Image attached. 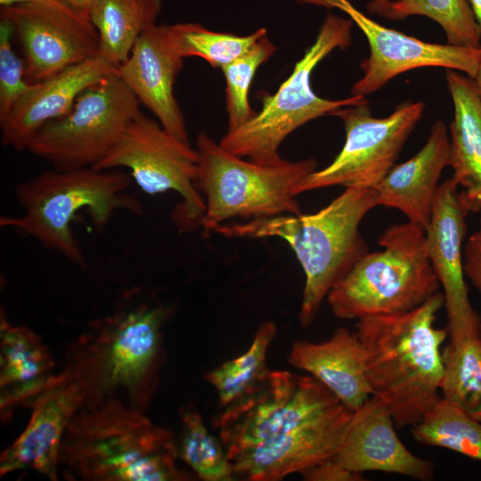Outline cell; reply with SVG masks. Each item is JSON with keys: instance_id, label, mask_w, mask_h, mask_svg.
I'll return each instance as SVG.
<instances>
[{"instance_id": "1", "label": "cell", "mask_w": 481, "mask_h": 481, "mask_svg": "<svg viewBox=\"0 0 481 481\" xmlns=\"http://www.w3.org/2000/svg\"><path fill=\"white\" fill-rule=\"evenodd\" d=\"M352 414L313 376L269 371L216 425L234 477L277 481L332 459Z\"/></svg>"}, {"instance_id": "2", "label": "cell", "mask_w": 481, "mask_h": 481, "mask_svg": "<svg viewBox=\"0 0 481 481\" xmlns=\"http://www.w3.org/2000/svg\"><path fill=\"white\" fill-rule=\"evenodd\" d=\"M177 444L170 430L118 397L85 400L64 432L59 467L67 479L177 481Z\"/></svg>"}, {"instance_id": "3", "label": "cell", "mask_w": 481, "mask_h": 481, "mask_svg": "<svg viewBox=\"0 0 481 481\" xmlns=\"http://www.w3.org/2000/svg\"><path fill=\"white\" fill-rule=\"evenodd\" d=\"M444 306L437 291L409 312L357 320L372 395L386 404L398 428L416 424L440 396L442 345L449 332L435 323Z\"/></svg>"}, {"instance_id": "4", "label": "cell", "mask_w": 481, "mask_h": 481, "mask_svg": "<svg viewBox=\"0 0 481 481\" xmlns=\"http://www.w3.org/2000/svg\"><path fill=\"white\" fill-rule=\"evenodd\" d=\"M377 206L374 187H346L316 213L232 221L214 232L227 238L273 237L289 245L305 273L298 320L307 327L330 290L368 252L359 225Z\"/></svg>"}, {"instance_id": "5", "label": "cell", "mask_w": 481, "mask_h": 481, "mask_svg": "<svg viewBox=\"0 0 481 481\" xmlns=\"http://www.w3.org/2000/svg\"><path fill=\"white\" fill-rule=\"evenodd\" d=\"M167 315L164 306L135 303L96 320L78 337L64 368L81 381L85 400L118 397L145 413L156 387Z\"/></svg>"}, {"instance_id": "6", "label": "cell", "mask_w": 481, "mask_h": 481, "mask_svg": "<svg viewBox=\"0 0 481 481\" xmlns=\"http://www.w3.org/2000/svg\"><path fill=\"white\" fill-rule=\"evenodd\" d=\"M131 183L130 174L118 168H53L16 186L15 196L23 215L4 217L1 224L34 238L44 248L85 267L86 259L71 222L82 209L88 212L97 228L106 226L118 210L141 215L140 201L126 192Z\"/></svg>"}, {"instance_id": "7", "label": "cell", "mask_w": 481, "mask_h": 481, "mask_svg": "<svg viewBox=\"0 0 481 481\" xmlns=\"http://www.w3.org/2000/svg\"><path fill=\"white\" fill-rule=\"evenodd\" d=\"M379 244L383 250L367 252L330 290L327 299L336 317L406 313L439 290L423 228L410 222L393 224Z\"/></svg>"}, {"instance_id": "8", "label": "cell", "mask_w": 481, "mask_h": 481, "mask_svg": "<svg viewBox=\"0 0 481 481\" xmlns=\"http://www.w3.org/2000/svg\"><path fill=\"white\" fill-rule=\"evenodd\" d=\"M195 149V183L205 200L201 227L206 232L231 219L302 213L295 188L316 170L314 159L263 165L228 151L205 132L198 135Z\"/></svg>"}, {"instance_id": "9", "label": "cell", "mask_w": 481, "mask_h": 481, "mask_svg": "<svg viewBox=\"0 0 481 481\" xmlns=\"http://www.w3.org/2000/svg\"><path fill=\"white\" fill-rule=\"evenodd\" d=\"M352 25L351 19L329 14L290 76L274 94L263 99L262 109L249 122L227 131L220 145L251 161L279 165L285 161L279 148L297 128L322 116L333 115L341 108L368 102L362 95L324 99L315 94L311 86V76L317 64L333 50L350 45Z\"/></svg>"}, {"instance_id": "10", "label": "cell", "mask_w": 481, "mask_h": 481, "mask_svg": "<svg viewBox=\"0 0 481 481\" xmlns=\"http://www.w3.org/2000/svg\"><path fill=\"white\" fill-rule=\"evenodd\" d=\"M94 168H126L140 189L150 195L177 192L182 201L172 212L175 227L180 232L201 227L205 200L195 183L196 149L143 112L131 120L118 143Z\"/></svg>"}, {"instance_id": "11", "label": "cell", "mask_w": 481, "mask_h": 481, "mask_svg": "<svg viewBox=\"0 0 481 481\" xmlns=\"http://www.w3.org/2000/svg\"><path fill=\"white\" fill-rule=\"evenodd\" d=\"M139 106L113 73L83 91L67 114L45 125L28 150L58 170L94 167L141 112Z\"/></svg>"}, {"instance_id": "12", "label": "cell", "mask_w": 481, "mask_h": 481, "mask_svg": "<svg viewBox=\"0 0 481 481\" xmlns=\"http://www.w3.org/2000/svg\"><path fill=\"white\" fill-rule=\"evenodd\" d=\"M423 110L422 102H404L379 118L371 115L365 102L335 111L345 126L344 146L329 166L314 170L296 186V195L336 185L375 187L394 167Z\"/></svg>"}, {"instance_id": "13", "label": "cell", "mask_w": 481, "mask_h": 481, "mask_svg": "<svg viewBox=\"0 0 481 481\" xmlns=\"http://www.w3.org/2000/svg\"><path fill=\"white\" fill-rule=\"evenodd\" d=\"M20 40L27 80L33 84L100 54L89 14L61 0H31L1 7Z\"/></svg>"}, {"instance_id": "14", "label": "cell", "mask_w": 481, "mask_h": 481, "mask_svg": "<svg viewBox=\"0 0 481 481\" xmlns=\"http://www.w3.org/2000/svg\"><path fill=\"white\" fill-rule=\"evenodd\" d=\"M355 22L365 35L370 56L361 68L363 77L352 87V95L371 94L395 76L418 68L457 69L474 78L481 63V46L430 44L386 28L357 10L348 0H326Z\"/></svg>"}, {"instance_id": "15", "label": "cell", "mask_w": 481, "mask_h": 481, "mask_svg": "<svg viewBox=\"0 0 481 481\" xmlns=\"http://www.w3.org/2000/svg\"><path fill=\"white\" fill-rule=\"evenodd\" d=\"M452 178L439 184L425 229L430 263L443 289L448 340L481 335V318L473 308L463 270L466 213Z\"/></svg>"}, {"instance_id": "16", "label": "cell", "mask_w": 481, "mask_h": 481, "mask_svg": "<svg viewBox=\"0 0 481 481\" xmlns=\"http://www.w3.org/2000/svg\"><path fill=\"white\" fill-rule=\"evenodd\" d=\"M85 398V388L72 372L63 368L56 373L30 406L32 413L24 431L1 453V477L31 469L57 480L64 432Z\"/></svg>"}, {"instance_id": "17", "label": "cell", "mask_w": 481, "mask_h": 481, "mask_svg": "<svg viewBox=\"0 0 481 481\" xmlns=\"http://www.w3.org/2000/svg\"><path fill=\"white\" fill-rule=\"evenodd\" d=\"M170 25H154L135 44L118 76L168 132L189 143L183 114L174 93L183 67Z\"/></svg>"}, {"instance_id": "18", "label": "cell", "mask_w": 481, "mask_h": 481, "mask_svg": "<svg viewBox=\"0 0 481 481\" xmlns=\"http://www.w3.org/2000/svg\"><path fill=\"white\" fill-rule=\"evenodd\" d=\"M395 420L378 397H369L353 414L333 459L353 472L379 471L420 481L434 477V463L413 454L395 432Z\"/></svg>"}, {"instance_id": "19", "label": "cell", "mask_w": 481, "mask_h": 481, "mask_svg": "<svg viewBox=\"0 0 481 481\" xmlns=\"http://www.w3.org/2000/svg\"><path fill=\"white\" fill-rule=\"evenodd\" d=\"M117 72L118 68L99 54L31 84L0 119L3 145L17 151L28 150L37 132L67 114L83 91Z\"/></svg>"}, {"instance_id": "20", "label": "cell", "mask_w": 481, "mask_h": 481, "mask_svg": "<svg viewBox=\"0 0 481 481\" xmlns=\"http://www.w3.org/2000/svg\"><path fill=\"white\" fill-rule=\"evenodd\" d=\"M450 140L444 122L431 127L422 149L407 161L394 165L374 187L377 205L401 211L408 222L427 228L444 168L449 165Z\"/></svg>"}, {"instance_id": "21", "label": "cell", "mask_w": 481, "mask_h": 481, "mask_svg": "<svg viewBox=\"0 0 481 481\" xmlns=\"http://www.w3.org/2000/svg\"><path fill=\"white\" fill-rule=\"evenodd\" d=\"M288 360L322 383L352 412L372 395L363 346L356 332L346 328L337 329L323 342L296 341Z\"/></svg>"}, {"instance_id": "22", "label": "cell", "mask_w": 481, "mask_h": 481, "mask_svg": "<svg viewBox=\"0 0 481 481\" xmlns=\"http://www.w3.org/2000/svg\"><path fill=\"white\" fill-rule=\"evenodd\" d=\"M55 362L40 337L25 325L12 324L0 314V409L5 415L31 406L49 385Z\"/></svg>"}, {"instance_id": "23", "label": "cell", "mask_w": 481, "mask_h": 481, "mask_svg": "<svg viewBox=\"0 0 481 481\" xmlns=\"http://www.w3.org/2000/svg\"><path fill=\"white\" fill-rule=\"evenodd\" d=\"M446 81L454 110L448 166L465 213L481 215V98L472 78L448 69Z\"/></svg>"}, {"instance_id": "24", "label": "cell", "mask_w": 481, "mask_h": 481, "mask_svg": "<svg viewBox=\"0 0 481 481\" xmlns=\"http://www.w3.org/2000/svg\"><path fill=\"white\" fill-rule=\"evenodd\" d=\"M161 0H96L89 16L100 37V55L119 68L137 39L156 25Z\"/></svg>"}, {"instance_id": "25", "label": "cell", "mask_w": 481, "mask_h": 481, "mask_svg": "<svg viewBox=\"0 0 481 481\" xmlns=\"http://www.w3.org/2000/svg\"><path fill=\"white\" fill-rule=\"evenodd\" d=\"M420 444L436 446L481 461V421L439 396L411 427Z\"/></svg>"}, {"instance_id": "26", "label": "cell", "mask_w": 481, "mask_h": 481, "mask_svg": "<svg viewBox=\"0 0 481 481\" xmlns=\"http://www.w3.org/2000/svg\"><path fill=\"white\" fill-rule=\"evenodd\" d=\"M442 355L443 397L481 421V335L448 340Z\"/></svg>"}, {"instance_id": "27", "label": "cell", "mask_w": 481, "mask_h": 481, "mask_svg": "<svg viewBox=\"0 0 481 481\" xmlns=\"http://www.w3.org/2000/svg\"><path fill=\"white\" fill-rule=\"evenodd\" d=\"M276 334V326L265 322L243 355L208 372L204 379L216 390L220 404L226 407L252 390L266 375V353Z\"/></svg>"}, {"instance_id": "28", "label": "cell", "mask_w": 481, "mask_h": 481, "mask_svg": "<svg viewBox=\"0 0 481 481\" xmlns=\"http://www.w3.org/2000/svg\"><path fill=\"white\" fill-rule=\"evenodd\" d=\"M378 14L388 20H402L412 15L426 16L443 28L448 44L481 46V30L468 0L388 1Z\"/></svg>"}, {"instance_id": "29", "label": "cell", "mask_w": 481, "mask_h": 481, "mask_svg": "<svg viewBox=\"0 0 481 481\" xmlns=\"http://www.w3.org/2000/svg\"><path fill=\"white\" fill-rule=\"evenodd\" d=\"M182 429L178 458L205 481H229L234 477L224 445L206 428L199 412L185 407L181 413Z\"/></svg>"}, {"instance_id": "30", "label": "cell", "mask_w": 481, "mask_h": 481, "mask_svg": "<svg viewBox=\"0 0 481 481\" xmlns=\"http://www.w3.org/2000/svg\"><path fill=\"white\" fill-rule=\"evenodd\" d=\"M181 55L200 57L214 68H223L248 53L267 30L258 29L248 36H237L209 30L197 23L170 25Z\"/></svg>"}, {"instance_id": "31", "label": "cell", "mask_w": 481, "mask_h": 481, "mask_svg": "<svg viewBox=\"0 0 481 481\" xmlns=\"http://www.w3.org/2000/svg\"><path fill=\"white\" fill-rule=\"evenodd\" d=\"M275 50L265 35L248 53L222 68L226 82L228 131L243 126L257 114L249 101L250 85L259 66L268 61Z\"/></svg>"}, {"instance_id": "32", "label": "cell", "mask_w": 481, "mask_h": 481, "mask_svg": "<svg viewBox=\"0 0 481 481\" xmlns=\"http://www.w3.org/2000/svg\"><path fill=\"white\" fill-rule=\"evenodd\" d=\"M12 23L4 18L0 20V119L29 89L31 83L26 78L24 61L15 53L12 37Z\"/></svg>"}, {"instance_id": "33", "label": "cell", "mask_w": 481, "mask_h": 481, "mask_svg": "<svg viewBox=\"0 0 481 481\" xmlns=\"http://www.w3.org/2000/svg\"><path fill=\"white\" fill-rule=\"evenodd\" d=\"M308 481H362L363 473L345 469L333 458L319 463L301 474Z\"/></svg>"}, {"instance_id": "34", "label": "cell", "mask_w": 481, "mask_h": 481, "mask_svg": "<svg viewBox=\"0 0 481 481\" xmlns=\"http://www.w3.org/2000/svg\"><path fill=\"white\" fill-rule=\"evenodd\" d=\"M463 270L472 285L481 292V234L477 231L463 248Z\"/></svg>"}, {"instance_id": "35", "label": "cell", "mask_w": 481, "mask_h": 481, "mask_svg": "<svg viewBox=\"0 0 481 481\" xmlns=\"http://www.w3.org/2000/svg\"><path fill=\"white\" fill-rule=\"evenodd\" d=\"M73 8L89 14L92 6L96 0H61Z\"/></svg>"}, {"instance_id": "36", "label": "cell", "mask_w": 481, "mask_h": 481, "mask_svg": "<svg viewBox=\"0 0 481 481\" xmlns=\"http://www.w3.org/2000/svg\"><path fill=\"white\" fill-rule=\"evenodd\" d=\"M468 2L481 30V0H468Z\"/></svg>"}, {"instance_id": "37", "label": "cell", "mask_w": 481, "mask_h": 481, "mask_svg": "<svg viewBox=\"0 0 481 481\" xmlns=\"http://www.w3.org/2000/svg\"><path fill=\"white\" fill-rule=\"evenodd\" d=\"M389 0H372L367 5L368 10L372 13H378Z\"/></svg>"}, {"instance_id": "38", "label": "cell", "mask_w": 481, "mask_h": 481, "mask_svg": "<svg viewBox=\"0 0 481 481\" xmlns=\"http://www.w3.org/2000/svg\"><path fill=\"white\" fill-rule=\"evenodd\" d=\"M473 81L475 83L477 91L481 98V63L479 64V67L477 69V71L473 78Z\"/></svg>"}, {"instance_id": "39", "label": "cell", "mask_w": 481, "mask_h": 481, "mask_svg": "<svg viewBox=\"0 0 481 481\" xmlns=\"http://www.w3.org/2000/svg\"><path fill=\"white\" fill-rule=\"evenodd\" d=\"M29 1H31V0H0V5L1 7H6L10 5H14V4L29 2Z\"/></svg>"}, {"instance_id": "40", "label": "cell", "mask_w": 481, "mask_h": 481, "mask_svg": "<svg viewBox=\"0 0 481 481\" xmlns=\"http://www.w3.org/2000/svg\"><path fill=\"white\" fill-rule=\"evenodd\" d=\"M301 1H302V2H305V3H309V4H316V3H317L316 1H318V0H301Z\"/></svg>"}, {"instance_id": "41", "label": "cell", "mask_w": 481, "mask_h": 481, "mask_svg": "<svg viewBox=\"0 0 481 481\" xmlns=\"http://www.w3.org/2000/svg\"><path fill=\"white\" fill-rule=\"evenodd\" d=\"M478 232H479V233L481 234V227H480V229L478 230Z\"/></svg>"}]
</instances>
